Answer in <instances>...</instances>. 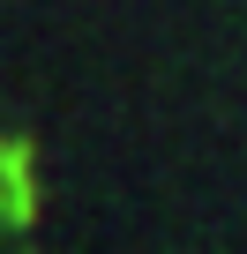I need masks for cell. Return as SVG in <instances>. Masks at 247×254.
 <instances>
[{
    "label": "cell",
    "instance_id": "6da1fadb",
    "mask_svg": "<svg viewBox=\"0 0 247 254\" xmlns=\"http://www.w3.org/2000/svg\"><path fill=\"white\" fill-rule=\"evenodd\" d=\"M38 224V150L23 135H0V232L23 239Z\"/></svg>",
    "mask_w": 247,
    "mask_h": 254
}]
</instances>
